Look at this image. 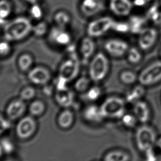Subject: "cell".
<instances>
[{
    "instance_id": "cell-43",
    "label": "cell",
    "mask_w": 161,
    "mask_h": 161,
    "mask_svg": "<svg viewBox=\"0 0 161 161\" xmlns=\"http://www.w3.org/2000/svg\"><path fill=\"white\" fill-rule=\"evenodd\" d=\"M2 161H14V160H10V159H7V160H2Z\"/></svg>"
},
{
    "instance_id": "cell-23",
    "label": "cell",
    "mask_w": 161,
    "mask_h": 161,
    "mask_svg": "<svg viewBox=\"0 0 161 161\" xmlns=\"http://www.w3.org/2000/svg\"><path fill=\"white\" fill-rule=\"evenodd\" d=\"M34 64L33 55L28 52L21 53L17 58V66L19 70L23 72H28Z\"/></svg>"
},
{
    "instance_id": "cell-21",
    "label": "cell",
    "mask_w": 161,
    "mask_h": 161,
    "mask_svg": "<svg viewBox=\"0 0 161 161\" xmlns=\"http://www.w3.org/2000/svg\"><path fill=\"white\" fill-rule=\"evenodd\" d=\"M75 121V114L70 108H63L57 118V124L62 130L71 128Z\"/></svg>"
},
{
    "instance_id": "cell-32",
    "label": "cell",
    "mask_w": 161,
    "mask_h": 161,
    "mask_svg": "<svg viewBox=\"0 0 161 161\" xmlns=\"http://www.w3.org/2000/svg\"><path fill=\"white\" fill-rule=\"evenodd\" d=\"M121 125L127 129H134L137 128V125L139 123L138 119L134 114L126 112L120 118Z\"/></svg>"
},
{
    "instance_id": "cell-45",
    "label": "cell",
    "mask_w": 161,
    "mask_h": 161,
    "mask_svg": "<svg viewBox=\"0 0 161 161\" xmlns=\"http://www.w3.org/2000/svg\"><path fill=\"white\" fill-rule=\"evenodd\" d=\"M159 161H161V157H160V160H159Z\"/></svg>"
},
{
    "instance_id": "cell-22",
    "label": "cell",
    "mask_w": 161,
    "mask_h": 161,
    "mask_svg": "<svg viewBox=\"0 0 161 161\" xmlns=\"http://www.w3.org/2000/svg\"><path fill=\"white\" fill-rule=\"evenodd\" d=\"M130 153L124 149L115 148L106 152L103 157V161H130Z\"/></svg>"
},
{
    "instance_id": "cell-35",
    "label": "cell",
    "mask_w": 161,
    "mask_h": 161,
    "mask_svg": "<svg viewBox=\"0 0 161 161\" xmlns=\"http://www.w3.org/2000/svg\"><path fill=\"white\" fill-rule=\"evenodd\" d=\"M0 144L4 154H11L16 149V146L14 142L10 138L7 137H3L0 140Z\"/></svg>"
},
{
    "instance_id": "cell-31",
    "label": "cell",
    "mask_w": 161,
    "mask_h": 161,
    "mask_svg": "<svg viewBox=\"0 0 161 161\" xmlns=\"http://www.w3.org/2000/svg\"><path fill=\"white\" fill-rule=\"evenodd\" d=\"M50 30V27L48 23L42 20L36 21L35 24H33L32 32L35 36L36 37H43L47 36Z\"/></svg>"
},
{
    "instance_id": "cell-27",
    "label": "cell",
    "mask_w": 161,
    "mask_h": 161,
    "mask_svg": "<svg viewBox=\"0 0 161 161\" xmlns=\"http://www.w3.org/2000/svg\"><path fill=\"white\" fill-rule=\"evenodd\" d=\"M102 87L97 84L91 85V87L84 93L85 99L89 103H94L99 100L103 95Z\"/></svg>"
},
{
    "instance_id": "cell-40",
    "label": "cell",
    "mask_w": 161,
    "mask_h": 161,
    "mask_svg": "<svg viewBox=\"0 0 161 161\" xmlns=\"http://www.w3.org/2000/svg\"><path fill=\"white\" fill-rule=\"evenodd\" d=\"M150 19L156 25H161V12L157 9L150 10L148 14Z\"/></svg>"
},
{
    "instance_id": "cell-14",
    "label": "cell",
    "mask_w": 161,
    "mask_h": 161,
    "mask_svg": "<svg viewBox=\"0 0 161 161\" xmlns=\"http://www.w3.org/2000/svg\"><path fill=\"white\" fill-rule=\"evenodd\" d=\"M82 114L84 119L91 124H100L105 120L100 106L94 103H91L86 106L82 109Z\"/></svg>"
},
{
    "instance_id": "cell-18",
    "label": "cell",
    "mask_w": 161,
    "mask_h": 161,
    "mask_svg": "<svg viewBox=\"0 0 161 161\" xmlns=\"http://www.w3.org/2000/svg\"><path fill=\"white\" fill-rule=\"evenodd\" d=\"M131 112L140 124H147L150 119L151 109L150 106L147 102L143 99L132 105Z\"/></svg>"
},
{
    "instance_id": "cell-42",
    "label": "cell",
    "mask_w": 161,
    "mask_h": 161,
    "mask_svg": "<svg viewBox=\"0 0 161 161\" xmlns=\"http://www.w3.org/2000/svg\"><path fill=\"white\" fill-rule=\"evenodd\" d=\"M4 154V152H3V148H2L1 145V144H0V160H1V158H2V157H3V155Z\"/></svg>"
},
{
    "instance_id": "cell-24",
    "label": "cell",
    "mask_w": 161,
    "mask_h": 161,
    "mask_svg": "<svg viewBox=\"0 0 161 161\" xmlns=\"http://www.w3.org/2000/svg\"><path fill=\"white\" fill-rule=\"evenodd\" d=\"M71 16L66 11L59 10L57 11L53 17L55 25L67 28L71 23Z\"/></svg>"
},
{
    "instance_id": "cell-1",
    "label": "cell",
    "mask_w": 161,
    "mask_h": 161,
    "mask_svg": "<svg viewBox=\"0 0 161 161\" xmlns=\"http://www.w3.org/2000/svg\"><path fill=\"white\" fill-rule=\"evenodd\" d=\"M31 19L25 16H18L9 20L3 26L4 39L12 43L20 42L27 38L32 32Z\"/></svg>"
},
{
    "instance_id": "cell-20",
    "label": "cell",
    "mask_w": 161,
    "mask_h": 161,
    "mask_svg": "<svg viewBox=\"0 0 161 161\" xmlns=\"http://www.w3.org/2000/svg\"><path fill=\"white\" fill-rule=\"evenodd\" d=\"M145 94V86L138 83V84L131 86V88L126 92L124 98L127 104L133 105L135 103L142 100Z\"/></svg>"
},
{
    "instance_id": "cell-19",
    "label": "cell",
    "mask_w": 161,
    "mask_h": 161,
    "mask_svg": "<svg viewBox=\"0 0 161 161\" xmlns=\"http://www.w3.org/2000/svg\"><path fill=\"white\" fill-rule=\"evenodd\" d=\"M53 96L56 103L62 108H70L74 103V94L68 87L55 90Z\"/></svg>"
},
{
    "instance_id": "cell-10",
    "label": "cell",
    "mask_w": 161,
    "mask_h": 161,
    "mask_svg": "<svg viewBox=\"0 0 161 161\" xmlns=\"http://www.w3.org/2000/svg\"><path fill=\"white\" fill-rule=\"evenodd\" d=\"M158 32L153 27L143 28L138 33L137 43L142 51L151 50L158 40Z\"/></svg>"
},
{
    "instance_id": "cell-9",
    "label": "cell",
    "mask_w": 161,
    "mask_h": 161,
    "mask_svg": "<svg viewBox=\"0 0 161 161\" xmlns=\"http://www.w3.org/2000/svg\"><path fill=\"white\" fill-rule=\"evenodd\" d=\"M47 36L49 42L56 47H67L72 42V35L67 28L56 25L50 28Z\"/></svg>"
},
{
    "instance_id": "cell-28",
    "label": "cell",
    "mask_w": 161,
    "mask_h": 161,
    "mask_svg": "<svg viewBox=\"0 0 161 161\" xmlns=\"http://www.w3.org/2000/svg\"><path fill=\"white\" fill-rule=\"evenodd\" d=\"M119 81L127 86H133L138 82V74L131 70H123L119 74Z\"/></svg>"
},
{
    "instance_id": "cell-6",
    "label": "cell",
    "mask_w": 161,
    "mask_h": 161,
    "mask_svg": "<svg viewBox=\"0 0 161 161\" xmlns=\"http://www.w3.org/2000/svg\"><path fill=\"white\" fill-rule=\"evenodd\" d=\"M138 82L145 87L161 82V59L145 66L138 74Z\"/></svg>"
},
{
    "instance_id": "cell-38",
    "label": "cell",
    "mask_w": 161,
    "mask_h": 161,
    "mask_svg": "<svg viewBox=\"0 0 161 161\" xmlns=\"http://www.w3.org/2000/svg\"><path fill=\"white\" fill-rule=\"evenodd\" d=\"M112 29L119 33H126L130 30V25L126 23L114 21Z\"/></svg>"
},
{
    "instance_id": "cell-16",
    "label": "cell",
    "mask_w": 161,
    "mask_h": 161,
    "mask_svg": "<svg viewBox=\"0 0 161 161\" xmlns=\"http://www.w3.org/2000/svg\"><path fill=\"white\" fill-rule=\"evenodd\" d=\"M133 7L131 0H109L110 11L116 16L125 17L129 15Z\"/></svg>"
},
{
    "instance_id": "cell-29",
    "label": "cell",
    "mask_w": 161,
    "mask_h": 161,
    "mask_svg": "<svg viewBox=\"0 0 161 161\" xmlns=\"http://www.w3.org/2000/svg\"><path fill=\"white\" fill-rule=\"evenodd\" d=\"M125 56L127 61L131 65L138 64L143 58L142 50L136 47H130Z\"/></svg>"
},
{
    "instance_id": "cell-26",
    "label": "cell",
    "mask_w": 161,
    "mask_h": 161,
    "mask_svg": "<svg viewBox=\"0 0 161 161\" xmlns=\"http://www.w3.org/2000/svg\"><path fill=\"white\" fill-rule=\"evenodd\" d=\"M13 11L11 3L9 0H0V25L3 26L9 21Z\"/></svg>"
},
{
    "instance_id": "cell-7",
    "label": "cell",
    "mask_w": 161,
    "mask_h": 161,
    "mask_svg": "<svg viewBox=\"0 0 161 161\" xmlns=\"http://www.w3.org/2000/svg\"><path fill=\"white\" fill-rule=\"evenodd\" d=\"M38 123L35 117L31 115L23 116L17 121L15 126V134L21 140L31 138L36 132Z\"/></svg>"
},
{
    "instance_id": "cell-5",
    "label": "cell",
    "mask_w": 161,
    "mask_h": 161,
    "mask_svg": "<svg viewBox=\"0 0 161 161\" xmlns=\"http://www.w3.org/2000/svg\"><path fill=\"white\" fill-rule=\"evenodd\" d=\"M80 65L78 55L74 51L69 50L68 57L64 60L59 66L58 76L67 83L75 80L79 74Z\"/></svg>"
},
{
    "instance_id": "cell-17",
    "label": "cell",
    "mask_w": 161,
    "mask_h": 161,
    "mask_svg": "<svg viewBox=\"0 0 161 161\" xmlns=\"http://www.w3.org/2000/svg\"><path fill=\"white\" fill-rule=\"evenodd\" d=\"M78 51L82 60L89 61L96 53V43L93 38L87 35L83 37L79 45Z\"/></svg>"
},
{
    "instance_id": "cell-37",
    "label": "cell",
    "mask_w": 161,
    "mask_h": 161,
    "mask_svg": "<svg viewBox=\"0 0 161 161\" xmlns=\"http://www.w3.org/2000/svg\"><path fill=\"white\" fill-rule=\"evenodd\" d=\"M11 121L5 115L0 114V136L10 129Z\"/></svg>"
},
{
    "instance_id": "cell-41",
    "label": "cell",
    "mask_w": 161,
    "mask_h": 161,
    "mask_svg": "<svg viewBox=\"0 0 161 161\" xmlns=\"http://www.w3.org/2000/svg\"><path fill=\"white\" fill-rule=\"evenodd\" d=\"M24 1L30 4L38 3H40V1H41V0H24Z\"/></svg>"
},
{
    "instance_id": "cell-25",
    "label": "cell",
    "mask_w": 161,
    "mask_h": 161,
    "mask_svg": "<svg viewBox=\"0 0 161 161\" xmlns=\"http://www.w3.org/2000/svg\"><path fill=\"white\" fill-rule=\"evenodd\" d=\"M28 110L29 114L32 116L36 118L42 116L46 111V104L41 99H33L30 103Z\"/></svg>"
},
{
    "instance_id": "cell-34",
    "label": "cell",
    "mask_w": 161,
    "mask_h": 161,
    "mask_svg": "<svg viewBox=\"0 0 161 161\" xmlns=\"http://www.w3.org/2000/svg\"><path fill=\"white\" fill-rule=\"evenodd\" d=\"M36 94V89L33 86H26L23 87L20 92L19 97L25 101H32L34 99Z\"/></svg>"
},
{
    "instance_id": "cell-33",
    "label": "cell",
    "mask_w": 161,
    "mask_h": 161,
    "mask_svg": "<svg viewBox=\"0 0 161 161\" xmlns=\"http://www.w3.org/2000/svg\"><path fill=\"white\" fill-rule=\"evenodd\" d=\"M28 14L31 19L36 21L42 20L44 16V10L40 3L30 4L28 9Z\"/></svg>"
},
{
    "instance_id": "cell-36",
    "label": "cell",
    "mask_w": 161,
    "mask_h": 161,
    "mask_svg": "<svg viewBox=\"0 0 161 161\" xmlns=\"http://www.w3.org/2000/svg\"><path fill=\"white\" fill-rule=\"evenodd\" d=\"M12 50L11 42L3 40L0 41V57H5L8 56Z\"/></svg>"
},
{
    "instance_id": "cell-39",
    "label": "cell",
    "mask_w": 161,
    "mask_h": 161,
    "mask_svg": "<svg viewBox=\"0 0 161 161\" xmlns=\"http://www.w3.org/2000/svg\"><path fill=\"white\" fill-rule=\"evenodd\" d=\"M144 161H159L160 158L158 157L157 152L154 148H150L144 153Z\"/></svg>"
},
{
    "instance_id": "cell-30",
    "label": "cell",
    "mask_w": 161,
    "mask_h": 161,
    "mask_svg": "<svg viewBox=\"0 0 161 161\" xmlns=\"http://www.w3.org/2000/svg\"><path fill=\"white\" fill-rule=\"evenodd\" d=\"M92 80L89 78V77L81 76L77 77L74 82V90L77 92L84 93L92 85Z\"/></svg>"
},
{
    "instance_id": "cell-2",
    "label": "cell",
    "mask_w": 161,
    "mask_h": 161,
    "mask_svg": "<svg viewBox=\"0 0 161 161\" xmlns=\"http://www.w3.org/2000/svg\"><path fill=\"white\" fill-rule=\"evenodd\" d=\"M110 62L106 53H96L89 60L88 75L92 82L99 83L104 80L109 72Z\"/></svg>"
},
{
    "instance_id": "cell-15",
    "label": "cell",
    "mask_w": 161,
    "mask_h": 161,
    "mask_svg": "<svg viewBox=\"0 0 161 161\" xmlns=\"http://www.w3.org/2000/svg\"><path fill=\"white\" fill-rule=\"evenodd\" d=\"M104 0H81L79 9L86 17H92L101 13L104 9Z\"/></svg>"
},
{
    "instance_id": "cell-44",
    "label": "cell",
    "mask_w": 161,
    "mask_h": 161,
    "mask_svg": "<svg viewBox=\"0 0 161 161\" xmlns=\"http://www.w3.org/2000/svg\"><path fill=\"white\" fill-rule=\"evenodd\" d=\"M160 57L161 58V47H160Z\"/></svg>"
},
{
    "instance_id": "cell-4",
    "label": "cell",
    "mask_w": 161,
    "mask_h": 161,
    "mask_svg": "<svg viewBox=\"0 0 161 161\" xmlns=\"http://www.w3.org/2000/svg\"><path fill=\"white\" fill-rule=\"evenodd\" d=\"M158 137L156 130L148 124L137 126L135 133V143L139 152L144 153L154 148Z\"/></svg>"
},
{
    "instance_id": "cell-8",
    "label": "cell",
    "mask_w": 161,
    "mask_h": 161,
    "mask_svg": "<svg viewBox=\"0 0 161 161\" xmlns=\"http://www.w3.org/2000/svg\"><path fill=\"white\" fill-rule=\"evenodd\" d=\"M114 21L111 17L108 16L94 19L86 27L87 35L93 38L100 37L113 28Z\"/></svg>"
},
{
    "instance_id": "cell-3",
    "label": "cell",
    "mask_w": 161,
    "mask_h": 161,
    "mask_svg": "<svg viewBox=\"0 0 161 161\" xmlns=\"http://www.w3.org/2000/svg\"><path fill=\"white\" fill-rule=\"evenodd\" d=\"M126 104L124 97L113 95L105 98L99 106L105 119H120L126 112Z\"/></svg>"
},
{
    "instance_id": "cell-12",
    "label": "cell",
    "mask_w": 161,
    "mask_h": 161,
    "mask_svg": "<svg viewBox=\"0 0 161 161\" xmlns=\"http://www.w3.org/2000/svg\"><path fill=\"white\" fill-rule=\"evenodd\" d=\"M27 77L31 84L44 86L50 83L52 79V74L47 67L38 65L33 67L28 72Z\"/></svg>"
},
{
    "instance_id": "cell-11",
    "label": "cell",
    "mask_w": 161,
    "mask_h": 161,
    "mask_svg": "<svg viewBox=\"0 0 161 161\" xmlns=\"http://www.w3.org/2000/svg\"><path fill=\"white\" fill-rule=\"evenodd\" d=\"M129 48L128 43L121 38H109L104 43L105 53L113 58H121L125 56Z\"/></svg>"
},
{
    "instance_id": "cell-13",
    "label": "cell",
    "mask_w": 161,
    "mask_h": 161,
    "mask_svg": "<svg viewBox=\"0 0 161 161\" xmlns=\"http://www.w3.org/2000/svg\"><path fill=\"white\" fill-rule=\"evenodd\" d=\"M25 102L19 97L11 100L6 107L5 116L11 121H18L24 116L26 111Z\"/></svg>"
}]
</instances>
